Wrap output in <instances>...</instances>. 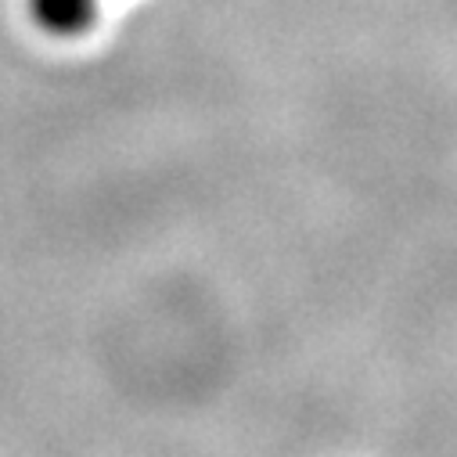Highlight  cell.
<instances>
[{
  "label": "cell",
  "mask_w": 457,
  "mask_h": 457,
  "mask_svg": "<svg viewBox=\"0 0 457 457\" xmlns=\"http://www.w3.org/2000/svg\"><path fill=\"white\" fill-rule=\"evenodd\" d=\"M29 15L51 37H79L97 19V0H29Z\"/></svg>",
  "instance_id": "obj_1"
}]
</instances>
